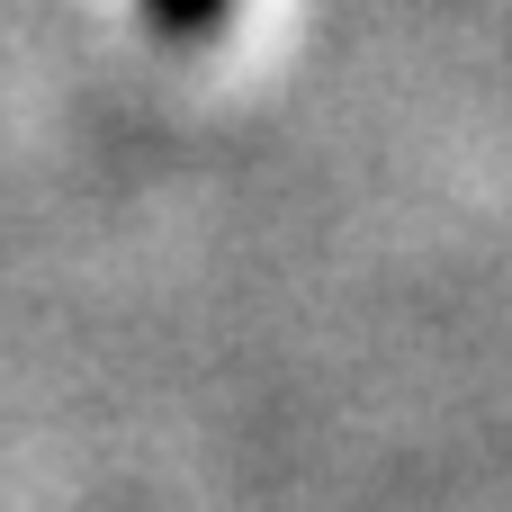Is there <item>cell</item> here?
Segmentation results:
<instances>
[{"label":"cell","instance_id":"6da1fadb","mask_svg":"<svg viewBox=\"0 0 512 512\" xmlns=\"http://www.w3.org/2000/svg\"><path fill=\"white\" fill-rule=\"evenodd\" d=\"M144 9H153L162 36H207V27L225 18V0H144Z\"/></svg>","mask_w":512,"mask_h":512}]
</instances>
